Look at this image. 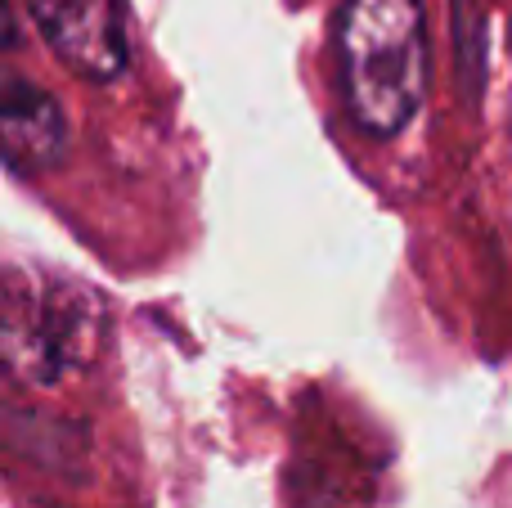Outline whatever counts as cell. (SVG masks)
<instances>
[{
  "mask_svg": "<svg viewBox=\"0 0 512 508\" xmlns=\"http://www.w3.org/2000/svg\"><path fill=\"white\" fill-rule=\"evenodd\" d=\"M342 95L355 126L400 135L427 95V23L418 0H346L337 23Z\"/></svg>",
  "mask_w": 512,
  "mask_h": 508,
  "instance_id": "6da1fadb",
  "label": "cell"
},
{
  "mask_svg": "<svg viewBox=\"0 0 512 508\" xmlns=\"http://www.w3.org/2000/svg\"><path fill=\"white\" fill-rule=\"evenodd\" d=\"M104 306L86 284L45 270H9L5 288V360L23 383L54 387L99 351Z\"/></svg>",
  "mask_w": 512,
  "mask_h": 508,
  "instance_id": "7a4b0ae2",
  "label": "cell"
},
{
  "mask_svg": "<svg viewBox=\"0 0 512 508\" xmlns=\"http://www.w3.org/2000/svg\"><path fill=\"white\" fill-rule=\"evenodd\" d=\"M45 45L90 81H108L131 59L126 0H27Z\"/></svg>",
  "mask_w": 512,
  "mask_h": 508,
  "instance_id": "3957f363",
  "label": "cell"
},
{
  "mask_svg": "<svg viewBox=\"0 0 512 508\" xmlns=\"http://www.w3.org/2000/svg\"><path fill=\"white\" fill-rule=\"evenodd\" d=\"M0 140H5L9 171L32 176V171H45L63 158L68 122H63L59 104H54L41 86H32L27 77L9 72L5 95H0Z\"/></svg>",
  "mask_w": 512,
  "mask_h": 508,
  "instance_id": "277c9868",
  "label": "cell"
}]
</instances>
